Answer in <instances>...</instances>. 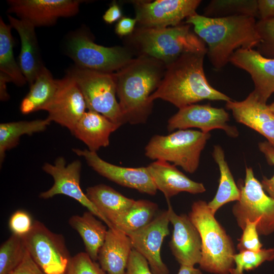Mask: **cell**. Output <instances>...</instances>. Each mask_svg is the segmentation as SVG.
Instances as JSON below:
<instances>
[{
	"instance_id": "obj_29",
	"label": "cell",
	"mask_w": 274,
	"mask_h": 274,
	"mask_svg": "<svg viewBox=\"0 0 274 274\" xmlns=\"http://www.w3.org/2000/svg\"><path fill=\"white\" fill-rule=\"evenodd\" d=\"M48 119L31 121H19L0 124V162L4 161L7 151L16 147L20 137L44 131L50 125Z\"/></svg>"
},
{
	"instance_id": "obj_17",
	"label": "cell",
	"mask_w": 274,
	"mask_h": 274,
	"mask_svg": "<svg viewBox=\"0 0 274 274\" xmlns=\"http://www.w3.org/2000/svg\"><path fill=\"white\" fill-rule=\"evenodd\" d=\"M78 156L83 157L88 164L101 176L121 186L135 189L151 195L157 189L146 167H125L110 163L102 159L96 152L88 149H73Z\"/></svg>"
},
{
	"instance_id": "obj_13",
	"label": "cell",
	"mask_w": 274,
	"mask_h": 274,
	"mask_svg": "<svg viewBox=\"0 0 274 274\" xmlns=\"http://www.w3.org/2000/svg\"><path fill=\"white\" fill-rule=\"evenodd\" d=\"M229 114L223 108L213 107L209 104H192L179 109L168 119L167 128L170 132L176 129L197 128L205 133L220 129L230 137H237L238 131L235 127L229 125Z\"/></svg>"
},
{
	"instance_id": "obj_19",
	"label": "cell",
	"mask_w": 274,
	"mask_h": 274,
	"mask_svg": "<svg viewBox=\"0 0 274 274\" xmlns=\"http://www.w3.org/2000/svg\"><path fill=\"white\" fill-rule=\"evenodd\" d=\"M229 62L250 74L254 84L252 92L266 104L274 93V59L265 57L253 49H239Z\"/></svg>"
},
{
	"instance_id": "obj_12",
	"label": "cell",
	"mask_w": 274,
	"mask_h": 274,
	"mask_svg": "<svg viewBox=\"0 0 274 274\" xmlns=\"http://www.w3.org/2000/svg\"><path fill=\"white\" fill-rule=\"evenodd\" d=\"M200 0H156L135 3V19L141 27L163 28L181 24L196 13Z\"/></svg>"
},
{
	"instance_id": "obj_35",
	"label": "cell",
	"mask_w": 274,
	"mask_h": 274,
	"mask_svg": "<svg viewBox=\"0 0 274 274\" xmlns=\"http://www.w3.org/2000/svg\"><path fill=\"white\" fill-rule=\"evenodd\" d=\"M256 28L260 38L257 51L265 57L274 59V19L258 20Z\"/></svg>"
},
{
	"instance_id": "obj_2",
	"label": "cell",
	"mask_w": 274,
	"mask_h": 274,
	"mask_svg": "<svg viewBox=\"0 0 274 274\" xmlns=\"http://www.w3.org/2000/svg\"><path fill=\"white\" fill-rule=\"evenodd\" d=\"M166 65L144 55L131 59L114 73L119 104L126 122L143 124L151 114V95L159 87Z\"/></svg>"
},
{
	"instance_id": "obj_14",
	"label": "cell",
	"mask_w": 274,
	"mask_h": 274,
	"mask_svg": "<svg viewBox=\"0 0 274 274\" xmlns=\"http://www.w3.org/2000/svg\"><path fill=\"white\" fill-rule=\"evenodd\" d=\"M169 222L167 210L163 211L146 226L126 233L132 248L146 259L153 274H169L160 254L163 239L169 234Z\"/></svg>"
},
{
	"instance_id": "obj_3",
	"label": "cell",
	"mask_w": 274,
	"mask_h": 274,
	"mask_svg": "<svg viewBox=\"0 0 274 274\" xmlns=\"http://www.w3.org/2000/svg\"><path fill=\"white\" fill-rule=\"evenodd\" d=\"M206 54H183L166 67L162 80L151 95V102L156 99L167 101L181 109L208 99L228 101L231 98L209 83L203 69Z\"/></svg>"
},
{
	"instance_id": "obj_40",
	"label": "cell",
	"mask_w": 274,
	"mask_h": 274,
	"mask_svg": "<svg viewBox=\"0 0 274 274\" xmlns=\"http://www.w3.org/2000/svg\"><path fill=\"white\" fill-rule=\"evenodd\" d=\"M125 274H153L146 259L132 249Z\"/></svg>"
},
{
	"instance_id": "obj_8",
	"label": "cell",
	"mask_w": 274,
	"mask_h": 274,
	"mask_svg": "<svg viewBox=\"0 0 274 274\" xmlns=\"http://www.w3.org/2000/svg\"><path fill=\"white\" fill-rule=\"evenodd\" d=\"M66 50L76 66L104 73L117 72L133 59L127 48L98 45L83 30L77 31L70 36Z\"/></svg>"
},
{
	"instance_id": "obj_28",
	"label": "cell",
	"mask_w": 274,
	"mask_h": 274,
	"mask_svg": "<svg viewBox=\"0 0 274 274\" xmlns=\"http://www.w3.org/2000/svg\"><path fill=\"white\" fill-rule=\"evenodd\" d=\"M213 157L218 164L220 170V179L216 195L208 203L213 214L224 204L233 201H238L240 190L236 185L233 176L225 159L224 152L219 145L214 146Z\"/></svg>"
},
{
	"instance_id": "obj_18",
	"label": "cell",
	"mask_w": 274,
	"mask_h": 274,
	"mask_svg": "<svg viewBox=\"0 0 274 274\" xmlns=\"http://www.w3.org/2000/svg\"><path fill=\"white\" fill-rule=\"evenodd\" d=\"M168 214L173 230L169 246L172 253L180 265L193 266L199 264L201 258V241L198 231L188 215H177L169 199Z\"/></svg>"
},
{
	"instance_id": "obj_37",
	"label": "cell",
	"mask_w": 274,
	"mask_h": 274,
	"mask_svg": "<svg viewBox=\"0 0 274 274\" xmlns=\"http://www.w3.org/2000/svg\"><path fill=\"white\" fill-rule=\"evenodd\" d=\"M259 220L251 221L247 220L243 229V233L238 239L237 249L239 252L250 251L257 252L262 249V244L259 238L257 227Z\"/></svg>"
},
{
	"instance_id": "obj_27",
	"label": "cell",
	"mask_w": 274,
	"mask_h": 274,
	"mask_svg": "<svg viewBox=\"0 0 274 274\" xmlns=\"http://www.w3.org/2000/svg\"><path fill=\"white\" fill-rule=\"evenodd\" d=\"M57 85V80L54 79L51 72L44 66L22 99L20 106L21 112L28 114L44 110L55 95Z\"/></svg>"
},
{
	"instance_id": "obj_11",
	"label": "cell",
	"mask_w": 274,
	"mask_h": 274,
	"mask_svg": "<svg viewBox=\"0 0 274 274\" xmlns=\"http://www.w3.org/2000/svg\"><path fill=\"white\" fill-rule=\"evenodd\" d=\"M43 169L52 177L54 184L49 189L40 193V198L46 199L58 194L69 196L86 207L89 212L107 225L105 218L81 188L80 183L81 163L80 160H74L66 165L65 159L62 157H59L53 164L45 163Z\"/></svg>"
},
{
	"instance_id": "obj_33",
	"label": "cell",
	"mask_w": 274,
	"mask_h": 274,
	"mask_svg": "<svg viewBox=\"0 0 274 274\" xmlns=\"http://www.w3.org/2000/svg\"><path fill=\"white\" fill-rule=\"evenodd\" d=\"M26 250L22 237L12 233L0 247V274H10L22 261Z\"/></svg>"
},
{
	"instance_id": "obj_23",
	"label": "cell",
	"mask_w": 274,
	"mask_h": 274,
	"mask_svg": "<svg viewBox=\"0 0 274 274\" xmlns=\"http://www.w3.org/2000/svg\"><path fill=\"white\" fill-rule=\"evenodd\" d=\"M132 249L131 240L124 232L114 227L108 228L98 252V263L107 274H125Z\"/></svg>"
},
{
	"instance_id": "obj_34",
	"label": "cell",
	"mask_w": 274,
	"mask_h": 274,
	"mask_svg": "<svg viewBox=\"0 0 274 274\" xmlns=\"http://www.w3.org/2000/svg\"><path fill=\"white\" fill-rule=\"evenodd\" d=\"M235 267L230 274H244V270L254 269L265 261L274 260V248L262 249L259 251H245L233 256Z\"/></svg>"
},
{
	"instance_id": "obj_6",
	"label": "cell",
	"mask_w": 274,
	"mask_h": 274,
	"mask_svg": "<svg viewBox=\"0 0 274 274\" xmlns=\"http://www.w3.org/2000/svg\"><path fill=\"white\" fill-rule=\"evenodd\" d=\"M211 134L192 129H180L167 135L153 136L145 148L152 160H162L192 174L197 169L201 151Z\"/></svg>"
},
{
	"instance_id": "obj_32",
	"label": "cell",
	"mask_w": 274,
	"mask_h": 274,
	"mask_svg": "<svg viewBox=\"0 0 274 274\" xmlns=\"http://www.w3.org/2000/svg\"><path fill=\"white\" fill-rule=\"evenodd\" d=\"M258 17L256 0H212L204 10L203 16L211 18L234 16Z\"/></svg>"
},
{
	"instance_id": "obj_38",
	"label": "cell",
	"mask_w": 274,
	"mask_h": 274,
	"mask_svg": "<svg viewBox=\"0 0 274 274\" xmlns=\"http://www.w3.org/2000/svg\"><path fill=\"white\" fill-rule=\"evenodd\" d=\"M33 224L30 215L24 210L15 211L9 221V226L12 233L22 237L29 232Z\"/></svg>"
},
{
	"instance_id": "obj_5",
	"label": "cell",
	"mask_w": 274,
	"mask_h": 274,
	"mask_svg": "<svg viewBox=\"0 0 274 274\" xmlns=\"http://www.w3.org/2000/svg\"><path fill=\"white\" fill-rule=\"evenodd\" d=\"M203 200L193 203L188 216L198 231L201 241L202 270L215 274H230L234 267L235 249L231 238L217 221Z\"/></svg>"
},
{
	"instance_id": "obj_36",
	"label": "cell",
	"mask_w": 274,
	"mask_h": 274,
	"mask_svg": "<svg viewBox=\"0 0 274 274\" xmlns=\"http://www.w3.org/2000/svg\"><path fill=\"white\" fill-rule=\"evenodd\" d=\"M66 274H107L99 263L91 259L86 252H80L71 257Z\"/></svg>"
},
{
	"instance_id": "obj_31",
	"label": "cell",
	"mask_w": 274,
	"mask_h": 274,
	"mask_svg": "<svg viewBox=\"0 0 274 274\" xmlns=\"http://www.w3.org/2000/svg\"><path fill=\"white\" fill-rule=\"evenodd\" d=\"M11 26L0 19V72L8 75L17 86H23L27 81L13 53L14 40Z\"/></svg>"
},
{
	"instance_id": "obj_7",
	"label": "cell",
	"mask_w": 274,
	"mask_h": 274,
	"mask_svg": "<svg viewBox=\"0 0 274 274\" xmlns=\"http://www.w3.org/2000/svg\"><path fill=\"white\" fill-rule=\"evenodd\" d=\"M67 74L77 84L88 110L102 115L120 126L126 123L116 97L114 73L98 72L75 65Z\"/></svg>"
},
{
	"instance_id": "obj_44",
	"label": "cell",
	"mask_w": 274,
	"mask_h": 274,
	"mask_svg": "<svg viewBox=\"0 0 274 274\" xmlns=\"http://www.w3.org/2000/svg\"><path fill=\"white\" fill-rule=\"evenodd\" d=\"M122 12L119 6L116 3H113L104 13L102 18L106 23L112 24L120 19Z\"/></svg>"
},
{
	"instance_id": "obj_46",
	"label": "cell",
	"mask_w": 274,
	"mask_h": 274,
	"mask_svg": "<svg viewBox=\"0 0 274 274\" xmlns=\"http://www.w3.org/2000/svg\"><path fill=\"white\" fill-rule=\"evenodd\" d=\"M177 274H202V272L199 269L195 268L193 266L180 265Z\"/></svg>"
},
{
	"instance_id": "obj_25",
	"label": "cell",
	"mask_w": 274,
	"mask_h": 274,
	"mask_svg": "<svg viewBox=\"0 0 274 274\" xmlns=\"http://www.w3.org/2000/svg\"><path fill=\"white\" fill-rule=\"evenodd\" d=\"M86 195L105 218L108 228H112V223L135 201L105 184L88 187Z\"/></svg>"
},
{
	"instance_id": "obj_24",
	"label": "cell",
	"mask_w": 274,
	"mask_h": 274,
	"mask_svg": "<svg viewBox=\"0 0 274 274\" xmlns=\"http://www.w3.org/2000/svg\"><path fill=\"white\" fill-rule=\"evenodd\" d=\"M119 127L102 115L88 110L71 133L82 141L88 150L96 152L100 148L109 146L110 134Z\"/></svg>"
},
{
	"instance_id": "obj_16",
	"label": "cell",
	"mask_w": 274,
	"mask_h": 274,
	"mask_svg": "<svg viewBox=\"0 0 274 274\" xmlns=\"http://www.w3.org/2000/svg\"><path fill=\"white\" fill-rule=\"evenodd\" d=\"M58 81L56 91L44 110L48 118L72 132L87 109L84 96L74 79L69 75Z\"/></svg>"
},
{
	"instance_id": "obj_4",
	"label": "cell",
	"mask_w": 274,
	"mask_h": 274,
	"mask_svg": "<svg viewBox=\"0 0 274 274\" xmlns=\"http://www.w3.org/2000/svg\"><path fill=\"white\" fill-rule=\"evenodd\" d=\"M189 24L163 28H138L131 37L132 43L144 55L168 66L183 54H207L203 41L192 30Z\"/></svg>"
},
{
	"instance_id": "obj_22",
	"label": "cell",
	"mask_w": 274,
	"mask_h": 274,
	"mask_svg": "<svg viewBox=\"0 0 274 274\" xmlns=\"http://www.w3.org/2000/svg\"><path fill=\"white\" fill-rule=\"evenodd\" d=\"M10 25L18 32L21 41L18 64L27 82L31 85L41 70L42 62L35 27L24 20L8 16Z\"/></svg>"
},
{
	"instance_id": "obj_41",
	"label": "cell",
	"mask_w": 274,
	"mask_h": 274,
	"mask_svg": "<svg viewBox=\"0 0 274 274\" xmlns=\"http://www.w3.org/2000/svg\"><path fill=\"white\" fill-rule=\"evenodd\" d=\"M10 274H46L27 250L20 264Z\"/></svg>"
},
{
	"instance_id": "obj_47",
	"label": "cell",
	"mask_w": 274,
	"mask_h": 274,
	"mask_svg": "<svg viewBox=\"0 0 274 274\" xmlns=\"http://www.w3.org/2000/svg\"><path fill=\"white\" fill-rule=\"evenodd\" d=\"M268 106L271 111L274 113V101Z\"/></svg>"
},
{
	"instance_id": "obj_42",
	"label": "cell",
	"mask_w": 274,
	"mask_h": 274,
	"mask_svg": "<svg viewBox=\"0 0 274 274\" xmlns=\"http://www.w3.org/2000/svg\"><path fill=\"white\" fill-rule=\"evenodd\" d=\"M257 9L259 20L274 19V0H258Z\"/></svg>"
},
{
	"instance_id": "obj_9",
	"label": "cell",
	"mask_w": 274,
	"mask_h": 274,
	"mask_svg": "<svg viewBox=\"0 0 274 274\" xmlns=\"http://www.w3.org/2000/svg\"><path fill=\"white\" fill-rule=\"evenodd\" d=\"M238 187L240 198L232 209L238 226L243 230L247 220H259L257 229L259 235H268L273 233L274 198L265 193L251 167H246L244 184L239 182Z\"/></svg>"
},
{
	"instance_id": "obj_1",
	"label": "cell",
	"mask_w": 274,
	"mask_h": 274,
	"mask_svg": "<svg viewBox=\"0 0 274 274\" xmlns=\"http://www.w3.org/2000/svg\"><path fill=\"white\" fill-rule=\"evenodd\" d=\"M255 18L248 16L211 18L196 13L186 20L207 45V54L216 70L224 67L237 49L257 47L260 38Z\"/></svg>"
},
{
	"instance_id": "obj_10",
	"label": "cell",
	"mask_w": 274,
	"mask_h": 274,
	"mask_svg": "<svg viewBox=\"0 0 274 274\" xmlns=\"http://www.w3.org/2000/svg\"><path fill=\"white\" fill-rule=\"evenodd\" d=\"M22 238L26 250L46 274H66L72 257L62 234L53 232L43 223L35 221Z\"/></svg>"
},
{
	"instance_id": "obj_43",
	"label": "cell",
	"mask_w": 274,
	"mask_h": 274,
	"mask_svg": "<svg viewBox=\"0 0 274 274\" xmlns=\"http://www.w3.org/2000/svg\"><path fill=\"white\" fill-rule=\"evenodd\" d=\"M137 20L135 18L123 17L121 18L115 27V32L120 36L131 34L134 28Z\"/></svg>"
},
{
	"instance_id": "obj_45",
	"label": "cell",
	"mask_w": 274,
	"mask_h": 274,
	"mask_svg": "<svg viewBox=\"0 0 274 274\" xmlns=\"http://www.w3.org/2000/svg\"><path fill=\"white\" fill-rule=\"evenodd\" d=\"M10 82H12L11 78L0 72V99L2 101L7 100L10 97L7 89V84Z\"/></svg>"
},
{
	"instance_id": "obj_15",
	"label": "cell",
	"mask_w": 274,
	"mask_h": 274,
	"mask_svg": "<svg viewBox=\"0 0 274 274\" xmlns=\"http://www.w3.org/2000/svg\"><path fill=\"white\" fill-rule=\"evenodd\" d=\"M79 0H10L8 12L28 21L35 27L49 26L60 17L75 16L79 11Z\"/></svg>"
},
{
	"instance_id": "obj_20",
	"label": "cell",
	"mask_w": 274,
	"mask_h": 274,
	"mask_svg": "<svg viewBox=\"0 0 274 274\" xmlns=\"http://www.w3.org/2000/svg\"><path fill=\"white\" fill-rule=\"evenodd\" d=\"M235 120L256 131L274 147V113L251 92L243 100L226 102Z\"/></svg>"
},
{
	"instance_id": "obj_30",
	"label": "cell",
	"mask_w": 274,
	"mask_h": 274,
	"mask_svg": "<svg viewBox=\"0 0 274 274\" xmlns=\"http://www.w3.org/2000/svg\"><path fill=\"white\" fill-rule=\"evenodd\" d=\"M158 210L157 204L154 202L146 199L135 200L112 225L125 233L135 231L149 224L157 215Z\"/></svg>"
},
{
	"instance_id": "obj_26",
	"label": "cell",
	"mask_w": 274,
	"mask_h": 274,
	"mask_svg": "<svg viewBox=\"0 0 274 274\" xmlns=\"http://www.w3.org/2000/svg\"><path fill=\"white\" fill-rule=\"evenodd\" d=\"M95 217L88 211L81 216H72L68 221L70 226L81 237L85 252L94 261L97 260L99 250L105 242L108 230Z\"/></svg>"
},
{
	"instance_id": "obj_39",
	"label": "cell",
	"mask_w": 274,
	"mask_h": 274,
	"mask_svg": "<svg viewBox=\"0 0 274 274\" xmlns=\"http://www.w3.org/2000/svg\"><path fill=\"white\" fill-rule=\"evenodd\" d=\"M259 150L264 155L267 162L274 166V147L267 141L258 144ZM262 188L269 196L274 198V174L270 178L263 177L261 181Z\"/></svg>"
},
{
	"instance_id": "obj_21",
	"label": "cell",
	"mask_w": 274,
	"mask_h": 274,
	"mask_svg": "<svg viewBox=\"0 0 274 274\" xmlns=\"http://www.w3.org/2000/svg\"><path fill=\"white\" fill-rule=\"evenodd\" d=\"M147 168L157 189L161 191L167 199L181 192L196 194L206 191L203 184L190 179L168 162L156 160Z\"/></svg>"
}]
</instances>
